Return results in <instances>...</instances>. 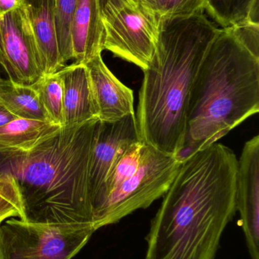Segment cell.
Wrapping results in <instances>:
<instances>
[{"instance_id": "cell-1", "label": "cell", "mask_w": 259, "mask_h": 259, "mask_svg": "<svg viewBox=\"0 0 259 259\" xmlns=\"http://www.w3.org/2000/svg\"><path fill=\"white\" fill-rule=\"evenodd\" d=\"M237 164L218 143L182 160L151 221L144 259H216L237 213Z\"/></svg>"}, {"instance_id": "cell-2", "label": "cell", "mask_w": 259, "mask_h": 259, "mask_svg": "<svg viewBox=\"0 0 259 259\" xmlns=\"http://www.w3.org/2000/svg\"><path fill=\"white\" fill-rule=\"evenodd\" d=\"M220 30L204 13L161 22L156 50L143 71L135 115L143 143L179 158L190 91Z\"/></svg>"}, {"instance_id": "cell-3", "label": "cell", "mask_w": 259, "mask_h": 259, "mask_svg": "<svg viewBox=\"0 0 259 259\" xmlns=\"http://www.w3.org/2000/svg\"><path fill=\"white\" fill-rule=\"evenodd\" d=\"M97 121L61 127L30 152L0 153V175L10 174L19 186L23 220L93 225L88 170Z\"/></svg>"}, {"instance_id": "cell-4", "label": "cell", "mask_w": 259, "mask_h": 259, "mask_svg": "<svg viewBox=\"0 0 259 259\" xmlns=\"http://www.w3.org/2000/svg\"><path fill=\"white\" fill-rule=\"evenodd\" d=\"M259 112V59L220 29L190 91L181 160L217 143Z\"/></svg>"}, {"instance_id": "cell-5", "label": "cell", "mask_w": 259, "mask_h": 259, "mask_svg": "<svg viewBox=\"0 0 259 259\" xmlns=\"http://www.w3.org/2000/svg\"><path fill=\"white\" fill-rule=\"evenodd\" d=\"M182 160L144 144L139 167L105 199L93 214V225L100 228L115 225L163 197L174 180Z\"/></svg>"}, {"instance_id": "cell-6", "label": "cell", "mask_w": 259, "mask_h": 259, "mask_svg": "<svg viewBox=\"0 0 259 259\" xmlns=\"http://www.w3.org/2000/svg\"><path fill=\"white\" fill-rule=\"evenodd\" d=\"M92 224H43L12 218L0 225L3 259H71L95 232Z\"/></svg>"}, {"instance_id": "cell-7", "label": "cell", "mask_w": 259, "mask_h": 259, "mask_svg": "<svg viewBox=\"0 0 259 259\" xmlns=\"http://www.w3.org/2000/svg\"><path fill=\"white\" fill-rule=\"evenodd\" d=\"M101 13L103 50L144 71L158 45L161 20L138 0H109Z\"/></svg>"}, {"instance_id": "cell-8", "label": "cell", "mask_w": 259, "mask_h": 259, "mask_svg": "<svg viewBox=\"0 0 259 259\" xmlns=\"http://www.w3.org/2000/svg\"><path fill=\"white\" fill-rule=\"evenodd\" d=\"M0 65L18 84L30 86L44 76L23 6L0 18Z\"/></svg>"}, {"instance_id": "cell-9", "label": "cell", "mask_w": 259, "mask_h": 259, "mask_svg": "<svg viewBox=\"0 0 259 259\" xmlns=\"http://www.w3.org/2000/svg\"><path fill=\"white\" fill-rule=\"evenodd\" d=\"M138 141L141 140L135 114L114 122H96L88 170L91 206L117 160Z\"/></svg>"}, {"instance_id": "cell-10", "label": "cell", "mask_w": 259, "mask_h": 259, "mask_svg": "<svg viewBox=\"0 0 259 259\" xmlns=\"http://www.w3.org/2000/svg\"><path fill=\"white\" fill-rule=\"evenodd\" d=\"M236 208L252 259H259V136L248 140L238 160Z\"/></svg>"}, {"instance_id": "cell-11", "label": "cell", "mask_w": 259, "mask_h": 259, "mask_svg": "<svg viewBox=\"0 0 259 259\" xmlns=\"http://www.w3.org/2000/svg\"><path fill=\"white\" fill-rule=\"evenodd\" d=\"M85 65L89 74L100 121L114 122L135 114L133 91L111 72L101 55L95 56Z\"/></svg>"}, {"instance_id": "cell-12", "label": "cell", "mask_w": 259, "mask_h": 259, "mask_svg": "<svg viewBox=\"0 0 259 259\" xmlns=\"http://www.w3.org/2000/svg\"><path fill=\"white\" fill-rule=\"evenodd\" d=\"M58 73L63 84L62 127H75L99 120L86 65L74 62L65 65Z\"/></svg>"}, {"instance_id": "cell-13", "label": "cell", "mask_w": 259, "mask_h": 259, "mask_svg": "<svg viewBox=\"0 0 259 259\" xmlns=\"http://www.w3.org/2000/svg\"><path fill=\"white\" fill-rule=\"evenodd\" d=\"M23 8L30 24L44 75L60 71L62 62L56 39V0H24Z\"/></svg>"}, {"instance_id": "cell-14", "label": "cell", "mask_w": 259, "mask_h": 259, "mask_svg": "<svg viewBox=\"0 0 259 259\" xmlns=\"http://www.w3.org/2000/svg\"><path fill=\"white\" fill-rule=\"evenodd\" d=\"M103 36L101 9L97 0H78L71 26L75 62L85 65L101 55Z\"/></svg>"}, {"instance_id": "cell-15", "label": "cell", "mask_w": 259, "mask_h": 259, "mask_svg": "<svg viewBox=\"0 0 259 259\" xmlns=\"http://www.w3.org/2000/svg\"><path fill=\"white\" fill-rule=\"evenodd\" d=\"M61 127L48 121L16 118L0 127V153H26L56 135Z\"/></svg>"}, {"instance_id": "cell-16", "label": "cell", "mask_w": 259, "mask_h": 259, "mask_svg": "<svg viewBox=\"0 0 259 259\" xmlns=\"http://www.w3.org/2000/svg\"><path fill=\"white\" fill-rule=\"evenodd\" d=\"M0 103L17 118L51 122L31 85L18 84L0 77Z\"/></svg>"}, {"instance_id": "cell-17", "label": "cell", "mask_w": 259, "mask_h": 259, "mask_svg": "<svg viewBox=\"0 0 259 259\" xmlns=\"http://www.w3.org/2000/svg\"><path fill=\"white\" fill-rule=\"evenodd\" d=\"M144 143L135 142L128 147L111 169L98 196L92 202V212L97 211L105 199L138 170Z\"/></svg>"}, {"instance_id": "cell-18", "label": "cell", "mask_w": 259, "mask_h": 259, "mask_svg": "<svg viewBox=\"0 0 259 259\" xmlns=\"http://www.w3.org/2000/svg\"><path fill=\"white\" fill-rule=\"evenodd\" d=\"M53 124L63 126V84L59 73L43 76L31 85Z\"/></svg>"}, {"instance_id": "cell-19", "label": "cell", "mask_w": 259, "mask_h": 259, "mask_svg": "<svg viewBox=\"0 0 259 259\" xmlns=\"http://www.w3.org/2000/svg\"><path fill=\"white\" fill-rule=\"evenodd\" d=\"M161 22L167 20L188 18L205 11V0H138Z\"/></svg>"}, {"instance_id": "cell-20", "label": "cell", "mask_w": 259, "mask_h": 259, "mask_svg": "<svg viewBox=\"0 0 259 259\" xmlns=\"http://www.w3.org/2000/svg\"><path fill=\"white\" fill-rule=\"evenodd\" d=\"M256 0H205V11L222 28L247 20L251 6Z\"/></svg>"}, {"instance_id": "cell-21", "label": "cell", "mask_w": 259, "mask_h": 259, "mask_svg": "<svg viewBox=\"0 0 259 259\" xmlns=\"http://www.w3.org/2000/svg\"><path fill=\"white\" fill-rule=\"evenodd\" d=\"M78 0H56L55 24L58 48L62 62L73 60L71 26Z\"/></svg>"}, {"instance_id": "cell-22", "label": "cell", "mask_w": 259, "mask_h": 259, "mask_svg": "<svg viewBox=\"0 0 259 259\" xmlns=\"http://www.w3.org/2000/svg\"><path fill=\"white\" fill-rule=\"evenodd\" d=\"M24 217V205L19 186L9 173L0 175V223L6 219Z\"/></svg>"}, {"instance_id": "cell-23", "label": "cell", "mask_w": 259, "mask_h": 259, "mask_svg": "<svg viewBox=\"0 0 259 259\" xmlns=\"http://www.w3.org/2000/svg\"><path fill=\"white\" fill-rule=\"evenodd\" d=\"M232 27L241 44L259 59V24L246 21Z\"/></svg>"}, {"instance_id": "cell-24", "label": "cell", "mask_w": 259, "mask_h": 259, "mask_svg": "<svg viewBox=\"0 0 259 259\" xmlns=\"http://www.w3.org/2000/svg\"><path fill=\"white\" fill-rule=\"evenodd\" d=\"M24 0H0V18L18 8L22 7Z\"/></svg>"}, {"instance_id": "cell-25", "label": "cell", "mask_w": 259, "mask_h": 259, "mask_svg": "<svg viewBox=\"0 0 259 259\" xmlns=\"http://www.w3.org/2000/svg\"><path fill=\"white\" fill-rule=\"evenodd\" d=\"M16 118H17L14 114H12L2 103H0V127L6 125Z\"/></svg>"}, {"instance_id": "cell-26", "label": "cell", "mask_w": 259, "mask_h": 259, "mask_svg": "<svg viewBox=\"0 0 259 259\" xmlns=\"http://www.w3.org/2000/svg\"><path fill=\"white\" fill-rule=\"evenodd\" d=\"M109 1V0H97V3H98L99 6H100V9H103V8L104 7L105 5L106 4V3Z\"/></svg>"}, {"instance_id": "cell-27", "label": "cell", "mask_w": 259, "mask_h": 259, "mask_svg": "<svg viewBox=\"0 0 259 259\" xmlns=\"http://www.w3.org/2000/svg\"><path fill=\"white\" fill-rule=\"evenodd\" d=\"M1 224L2 223H0V225H1ZM0 259H3V250H2L1 240H0Z\"/></svg>"}]
</instances>
